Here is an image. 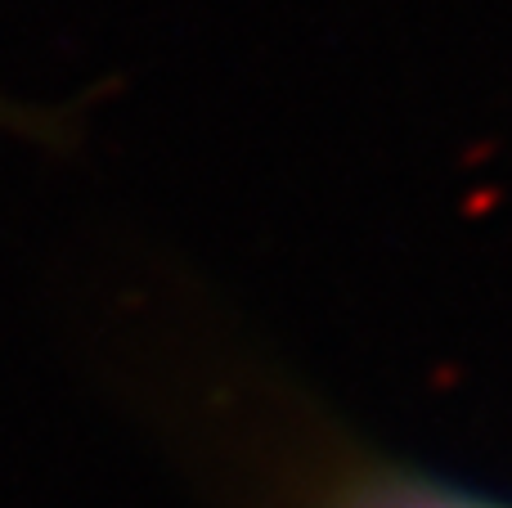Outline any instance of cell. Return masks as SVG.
<instances>
[{
    "label": "cell",
    "mask_w": 512,
    "mask_h": 508,
    "mask_svg": "<svg viewBox=\"0 0 512 508\" xmlns=\"http://www.w3.org/2000/svg\"><path fill=\"white\" fill-rule=\"evenodd\" d=\"M373 508H477V504L450 500V495H427V491H396V495H382Z\"/></svg>",
    "instance_id": "1"
}]
</instances>
